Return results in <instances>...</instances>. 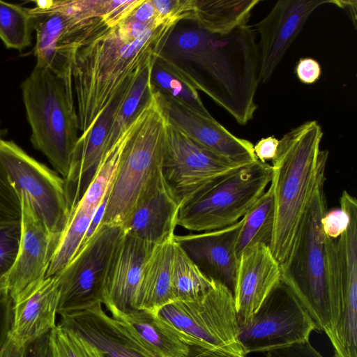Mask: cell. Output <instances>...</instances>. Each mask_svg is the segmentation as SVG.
Listing matches in <instances>:
<instances>
[{
  "label": "cell",
  "mask_w": 357,
  "mask_h": 357,
  "mask_svg": "<svg viewBox=\"0 0 357 357\" xmlns=\"http://www.w3.org/2000/svg\"><path fill=\"white\" fill-rule=\"evenodd\" d=\"M21 88L31 142L64 178L79 139L73 75L61 76L36 64Z\"/></svg>",
  "instance_id": "cell-5"
},
{
  "label": "cell",
  "mask_w": 357,
  "mask_h": 357,
  "mask_svg": "<svg viewBox=\"0 0 357 357\" xmlns=\"http://www.w3.org/2000/svg\"><path fill=\"white\" fill-rule=\"evenodd\" d=\"M20 220V199L0 162V222Z\"/></svg>",
  "instance_id": "cell-34"
},
{
  "label": "cell",
  "mask_w": 357,
  "mask_h": 357,
  "mask_svg": "<svg viewBox=\"0 0 357 357\" xmlns=\"http://www.w3.org/2000/svg\"><path fill=\"white\" fill-rule=\"evenodd\" d=\"M158 314L181 332L190 345L245 356L238 340L234 296L221 283L213 281L208 291L192 301L172 302Z\"/></svg>",
  "instance_id": "cell-9"
},
{
  "label": "cell",
  "mask_w": 357,
  "mask_h": 357,
  "mask_svg": "<svg viewBox=\"0 0 357 357\" xmlns=\"http://www.w3.org/2000/svg\"><path fill=\"white\" fill-rule=\"evenodd\" d=\"M213 282L175 242L172 270L174 301H189L199 297L210 289Z\"/></svg>",
  "instance_id": "cell-29"
},
{
  "label": "cell",
  "mask_w": 357,
  "mask_h": 357,
  "mask_svg": "<svg viewBox=\"0 0 357 357\" xmlns=\"http://www.w3.org/2000/svg\"><path fill=\"white\" fill-rule=\"evenodd\" d=\"M259 0H195L192 21L211 33L225 35L248 24Z\"/></svg>",
  "instance_id": "cell-26"
},
{
  "label": "cell",
  "mask_w": 357,
  "mask_h": 357,
  "mask_svg": "<svg viewBox=\"0 0 357 357\" xmlns=\"http://www.w3.org/2000/svg\"><path fill=\"white\" fill-rule=\"evenodd\" d=\"M153 89L168 123L204 148L231 162L247 165L257 160L252 142L236 137L212 116L203 114L154 84Z\"/></svg>",
  "instance_id": "cell-15"
},
{
  "label": "cell",
  "mask_w": 357,
  "mask_h": 357,
  "mask_svg": "<svg viewBox=\"0 0 357 357\" xmlns=\"http://www.w3.org/2000/svg\"><path fill=\"white\" fill-rule=\"evenodd\" d=\"M244 165L214 153L167 121L162 174L181 203L213 180Z\"/></svg>",
  "instance_id": "cell-13"
},
{
  "label": "cell",
  "mask_w": 357,
  "mask_h": 357,
  "mask_svg": "<svg viewBox=\"0 0 357 357\" xmlns=\"http://www.w3.org/2000/svg\"><path fill=\"white\" fill-rule=\"evenodd\" d=\"M279 140L273 136L261 139L254 146V153L258 160L266 162L276 156Z\"/></svg>",
  "instance_id": "cell-39"
},
{
  "label": "cell",
  "mask_w": 357,
  "mask_h": 357,
  "mask_svg": "<svg viewBox=\"0 0 357 357\" xmlns=\"http://www.w3.org/2000/svg\"><path fill=\"white\" fill-rule=\"evenodd\" d=\"M21 238L15 262L6 275V290L13 304L35 291L45 280L61 236L51 233L22 195Z\"/></svg>",
  "instance_id": "cell-14"
},
{
  "label": "cell",
  "mask_w": 357,
  "mask_h": 357,
  "mask_svg": "<svg viewBox=\"0 0 357 357\" xmlns=\"http://www.w3.org/2000/svg\"><path fill=\"white\" fill-rule=\"evenodd\" d=\"M172 56L184 60L185 80L223 107L241 125L254 116L260 82L256 30L245 24L219 35L195 25L171 33L165 45Z\"/></svg>",
  "instance_id": "cell-1"
},
{
  "label": "cell",
  "mask_w": 357,
  "mask_h": 357,
  "mask_svg": "<svg viewBox=\"0 0 357 357\" xmlns=\"http://www.w3.org/2000/svg\"><path fill=\"white\" fill-rule=\"evenodd\" d=\"M114 318L160 357H186L190 351L187 337L159 314L133 310Z\"/></svg>",
  "instance_id": "cell-25"
},
{
  "label": "cell",
  "mask_w": 357,
  "mask_h": 357,
  "mask_svg": "<svg viewBox=\"0 0 357 357\" xmlns=\"http://www.w3.org/2000/svg\"><path fill=\"white\" fill-rule=\"evenodd\" d=\"M59 300L56 278H46L30 295L13 304L10 338L25 347L50 333L56 326Z\"/></svg>",
  "instance_id": "cell-23"
},
{
  "label": "cell",
  "mask_w": 357,
  "mask_h": 357,
  "mask_svg": "<svg viewBox=\"0 0 357 357\" xmlns=\"http://www.w3.org/2000/svg\"><path fill=\"white\" fill-rule=\"evenodd\" d=\"M243 218L225 228L174 236L175 242L210 280L221 283L233 294L238 259L236 244Z\"/></svg>",
  "instance_id": "cell-19"
},
{
  "label": "cell",
  "mask_w": 357,
  "mask_h": 357,
  "mask_svg": "<svg viewBox=\"0 0 357 357\" xmlns=\"http://www.w3.org/2000/svg\"><path fill=\"white\" fill-rule=\"evenodd\" d=\"M174 236L154 246L147 257L135 297V310L158 314L166 305L174 301L172 270L174 253Z\"/></svg>",
  "instance_id": "cell-24"
},
{
  "label": "cell",
  "mask_w": 357,
  "mask_h": 357,
  "mask_svg": "<svg viewBox=\"0 0 357 357\" xmlns=\"http://www.w3.org/2000/svg\"><path fill=\"white\" fill-rule=\"evenodd\" d=\"M315 329L307 311L281 280L249 321L238 327V340L246 356L309 340Z\"/></svg>",
  "instance_id": "cell-12"
},
{
  "label": "cell",
  "mask_w": 357,
  "mask_h": 357,
  "mask_svg": "<svg viewBox=\"0 0 357 357\" xmlns=\"http://www.w3.org/2000/svg\"><path fill=\"white\" fill-rule=\"evenodd\" d=\"M335 4L337 6L345 10L351 17L354 26H356V1H337L331 0V3Z\"/></svg>",
  "instance_id": "cell-44"
},
{
  "label": "cell",
  "mask_w": 357,
  "mask_h": 357,
  "mask_svg": "<svg viewBox=\"0 0 357 357\" xmlns=\"http://www.w3.org/2000/svg\"><path fill=\"white\" fill-rule=\"evenodd\" d=\"M267 357H324L309 340L274 349L266 352Z\"/></svg>",
  "instance_id": "cell-36"
},
{
  "label": "cell",
  "mask_w": 357,
  "mask_h": 357,
  "mask_svg": "<svg viewBox=\"0 0 357 357\" xmlns=\"http://www.w3.org/2000/svg\"><path fill=\"white\" fill-rule=\"evenodd\" d=\"M21 238V222H0V274L6 276L16 259Z\"/></svg>",
  "instance_id": "cell-32"
},
{
  "label": "cell",
  "mask_w": 357,
  "mask_h": 357,
  "mask_svg": "<svg viewBox=\"0 0 357 357\" xmlns=\"http://www.w3.org/2000/svg\"><path fill=\"white\" fill-rule=\"evenodd\" d=\"M190 351L186 357H245L225 351L210 349L199 345H190Z\"/></svg>",
  "instance_id": "cell-42"
},
{
  "label": "cell",
  "mask_w": 357,
  "mask_h": 357,
  "mask_svg": "<svg viewBox=\"0 0 357 357\" xmlns=\"http://www.w3.org/2000/svg\"><path fill=\"white\" fill-rule=\"evenodd\" d=\"M13 303L7 291L0 294V351L4 347L12 327Z\"/></svg>",
  "instance_id": "cell-37"
},
{
  "label": "cell",
  "mask_w": 357,
  "mask_h": 357,
  "mask_svg": "<svg viewBox=\"0 0 357 357\" xmlns=\"http://www.w3.org/2000/svg\"><path fill=\"white\" fill-rule=\"evenodd\" d=\"M155 245L123 231L111 261L103 302L112 317L135 310L142 268Z\"/></svg>",
  "instance_id": "cell-21"
},
{
  "label": "cell",
  "mask_w": 357,
  "mask_h": 357,
  "mask_svg": "<svg viewBox=\"0 0 357 357\" xmlns=\"http://www.w3.org/2000/svg\"><path fill=\"white\" fill-rule=\"evenodd\" d=\"M59 324L94 344L103 357H160L143 344L99 303L61 316Z\"/></svg>",
  "instance_id": "cell-20"
},
{
  "label": "cell",
  "mask_w": 357,
  "mask_h": 357,
  "mask_svg": "<svg viewBox=\"0 0 357 357\" xmlns=\"http://www.w3.org/2000/svg\"><path fill=\"white\" fill-rule=\"evenodd\" d=\"M349 220L347 212L342 206L326 211L321 220L324 234L328 238H338L347 229Z\"/></svg>",
  "instance_id": "cell-35"
},
{
  "label": "cell",
  "mask_w": 357,
  "mask_h": 357,
  "mask_svg": "<svg viewBox=\"0 0 357 357\" xmlns=\"http://www.w3.org/2000/svg\"><path fill=\"white\" fill-rule=\"evenodd\" d=\"M180 206L162 172L121 227L143 241L162 243L175 236Z\"/></svg>",
  "instance_id": "cell-22"
},
{
  "label": "cell",
  "mask_w": 357,
  "mask_h": 357,
  "mask_svg": "<svg viewBox=\"0 0 357 357\" xmlns=\"http://www.w3.org/2000/svg\"><path fill=\"white\" fill-rule=\"evenodd\" d=\"M175 26L164 24L134 39L119 23L76 51L72 74L79 137L87 135L123 89L155 63Z\"/></svg>",
  "instance_id": "cell-2"
},
{
  "label": "cell",
  "mask_w": 357,
  "mask_h": 357,
  "mask_svg": "<svg viewBox=\"0 0 357 357\" xmlns=\"http://www.w3.org/2000/svg\"><path fill=\"white\" fill-rule=\"evenodd\" d=\"M166 125L153 87L123 134L100 225L121 226L162 172Z\"/></svg>",
  "instance_id": "cell-4"
},
{
  "label": "cell",
  "mask_w": 357,
  "mask_h": 357,
  "mask_svg": "<svg viewBox=\"0 0 357 357\" xmlns=\"http://www.w3.org/2000/svg\"><path fill=\"white\" fill-rule=\"evenodd\" d=\"M316 121L291 130L279 140L269 187L275 206L271 250L280 264L290 255L316 191L324 184L328 151Z\"/></svg>",
  "instance_id": "cell-3"
},
{
  "label": "cell",
  "mask_w": 357,
  "mask_h": 357,
  "mask_svg": "<svg viewBox=\"0 0 357 357\" xmlns=\"http://www.w3.org/2000/svg\"><path fill=\"white\" fill-rule=\"evenodd\" d=\"M274 220V199L269 187L243 217L236 244L238 259L245 250L253 245L263 243L271 245Z\"/></svg>",
  "instance_id": "cell-28"
},
{
  "label": "cell",
  "mask_w": 357,
  "mask_h": 357,
  "mask_svg": "<svg viewBox=\"0 0 357 357\" xmlns=\"http://www.w3.org/2000/svg\"><path fill=\"white\" fill-rule=\"evenodd\" d=\"M7 291L6 278L4 275L0 274V294Z\"/></svg>",
  "instance_id": "cell-45"
},
{
  "label": "cell",
  "mask_w": 357,
  "mask_h": 357,
  "mask_svg": "<svg viewBox=\"0 0 357 357\" xmlns=\"http://www.w3.org/2000/svg\"><path fill=\"white\" fill-rule=\"evenodd\" d=\"M154 65L149 66L137 80L126 86L113 102L112 119L106 139L107 151L123 135L140 105L152 91Z\"/></svg>",
  "instance_id": "cell-27"
},
{
  "label": "cell",
  "mask_w": 357,
  "mask_h": 357,
  "mask_svg": "<svg viewBox=\"0 0 357 357\" xmlns=\"http://www.w3.org/2000/svg\"><path fill=\"white\" fill-rule=\"evenodd\" d=\"M123 234L121 226L100 225L54 275L59 289L57 314L61 316L103 304L109 266Z\"/></svg>",
  "instance_id": "cell-10"
},
{
  "label": "cell",
  "mask_w": 357,
  "mask_h": 357,
  "mask_svg": "<svg viewBox=\"0 0 357 357\" xmlns=\"http://www.w3.org/2000/svg\"><path fill=\"white\" fill-rule=\"evenodd\" d=\"M280 281V264L270 246L255 244L240 255L233 292L238 327L249 321Z\"/></svg>",
  "instance_id": "cell-18"
},
{
  "label": "cell",
  "mask_w": 357,
  "mask_h": 357,
  "mask_svg": "<svg viewBox=\"0 0 357 357\" xmlns=\"http://www.w3.org/2000/svg\"><path fill=\"white\" fill-rule=\"evenodd\" d=\"M142 22L151 23L155 21V10L152 0H143L129 15Z\"/></svg>",
  "instance_id": "cell-41"
},
{
  "label": "cell",
  "mask_w": 357,
  "mask_h": 357,
  "mask_svg": "<svg viewBox=\"0 0 357 357\" xmlns=\"http://www.w3.org/2000/svg\"><path fill=\"white\" fill-rule=\"evenodd\" d=\"M24 357H53L50 333L28 345Z\"/></svg>",
  "instance_id": "cell-40"
},
{
  "label": "cell",
  "mask_w": 357,
  "mask_h": 357,
  "mask_svg": "<svg viewBox=\"0 0 357 357\" xmlns=\"http://www.w3.org/2000/svg\"><path fill=\"white\" fill-rule=\"evenodd\" d=\"M156 20L176 24L182 20L192 21L195 0H152Z\"/></svg>",
  "instance_id": "cell-33"
},
{
  "label": "cell",
  "mask_w": 357,
  "mask_h": 357,
  "mask_svg": "<svg viewBox=\"0 0 357 357\" xmlns=\"http://www.w3.org/2000/svg\"><path fill=\"white\" fill-rule=\"evenodd\" d=\"M26 347L17 345L10 337L4 347L0 351V357H24Z\"/></svg>",
  "instance_id": "cell-43"
},
{
  "label": "cell",
  "mask_w": 357,
  "mask_h": 357,
  "mask_svg": "<svg viewBox=\"0 0 357 357\" xmlns=\"http://www.w3.org/2000/svg\"><path fill=\"white\" fill-rule=\"evenodd\" d=\"M271 175V165L257 160L213 180L181 203L178 225L203 232L235 224L266 190Z\"/></svg>",
  "instance_id": "cell-6"
},
{
  "label": "cell",
  "mask_w": 357,
  "mask_h": 357,
  "mask_svg": "<svg viewBox=\"0 0 357 357\" xmlns=\"http://www.w3.org/2000/svg\"><path fill=\"white\" fill-rule=\"evenodd\" d=\"M296 73L302 83L311 84L319 79L321 69L317 60L312 58H303L296 65Z\"/></svg>",
  "instance_id": "cell-38"
},
{
  "label": "cell",
  "mask_w": 357,
  "mask_h": 357,
  "mask_svg": "<svg viewBox=\"0 0 357 357\" xmlns=\"http://www.w3.org/2000/svg\"><path fill=\"white\" fill-rule=\"evenodd\" d=\"M50 337L53 357H103L94 344L59 324L50 332Z\"/></svg>",
  "instance_id": "cell-31"
},
{
  "label": "cell",
  "mask_w": 357,
  "mask_h": 357,
  "mask_svg": "<svg viewBox=\"0 0 357 357\" xmlns=\"http://www.w3.org/2000/svg\"><path fill=\"white\" fill-rule=\"evenodd\" d=\"M0 162L18 196L29 200L51 233L61 236L70 214L63 178L12 141L0 139Z\"/></svg>",
  "instance_id": "cell-11"
},
{
  "label": "cell",
  "mask_w": 357,
  "mask_h": 357,
  "mask_svg": "<svg viewBox=\"0 0 357 357\" xmlns=\"http://www.w3.org/2000/svg\"><path fill=\"white\" fill-rule=\"evenodd\" d=\"M35 20L36 64L63 76L72 74L76 51L108 28L101 17H91L86 0L36 1L31 8Z\"/></svg>",
  "instance_id": "cell-8"
},
{
  "label": "cell",
  "mask_w": 357,
  "mask_h": 357,
  "mask_svg": "<svg viewBox=\"0 0 357 357\" xmlns=\"http://www.w3.org/2000/svg\"><path fill=\"white\" fill-rule=\"evenodd\" d=\"M33 31L31 8L0 0V38L8 48L22 51L29 46Z\"/></svg>",
  "instance_id": "cell-30"
},
{
  "label": "cell",
  "mask_w": 357,
  "mask_h": 357,
  "mask_svg": "<svg viewBox=\"0 0 357 357\" xmlns=\"http://www.w3.org/2000/svg\"><path fill=\"white\" fill-rule=\"evenodd\" d=\"M326 211L322 185L313 197L290 255L280 264L281 280L307 311L316 329L325 333L331 321L326 236L321 225Z\"/></svg>",
  "instance_id": "cell-7"
},
{
  "label": "cell",
  "mask_w": 357,
  "mask_h": 357,
  "mask_svg": "<svg viewBox=\"0 0 357 357\" xmlns=\"http://www.w3.org/2000/svg\"><path fill=\"white\" fill-rule=\"evenodd\" d=\"M123 142L122 135L105 156L86 192L70 213L46 278L58 274L78 250L95 211L109 190Z\"/></svg>",
  "instance_id": "cell-17"
},
{
  "label": "cell",
  "mask_w": 357,
  "mask_h": 357,
  "mask_svg": "<svg viewBox=\"0 0 357 357\" xmlns=\"http://www.w3.org/2000/svg\"><path fill=\"white\" fill-rule=\"evenodd\" d=\"M331 0H280L258 24L259 79L267 82L304 24L320 6Z\"/></svg>",
  "instance_id": "cell-16"
}]
</instances>
